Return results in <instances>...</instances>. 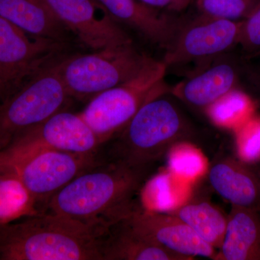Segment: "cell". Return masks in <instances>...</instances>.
Masks as SVG:
<instances>
[{
    "label": "cell",
    "mask_w": 260,
    "mask_h": 260,
    "mask_svg": "<svg viewBox=\"0 0 260 260\" xmlns=\"http://www.w3.org/2000/svg\"><path fill=\"white\" fill-rule=\"evenodd\" d=\"M100 239L83 224L44 212L0 224V260H102Z\"/></svg>",
    "instance_id": "obj_2"
},
{
    "label": "cell",
    "mask_w": 260,
    "mask_h": 260,
    "mask_svg": "<svg viewBox=\"0 0 260 260\" xmlns=\"http://www.w3.org/2000/svg\"><path fill=\"white\" fill-rule=\"evenodd\" d=\"M140 1L152 7V8L159 10L167 8V9L171 10L172 4V0H140Z\"/></svg>",
    "instance_id": "obj_26"
},
{
    "label": "cell",
    "mask_w": 260,
    "mask_h": 260,
    "mask_svg": "<svg viewBox=\"0 0 260 260\" xmlns=\"http://www.w3.org/2000/svg\"><path fill=\"white\" fill-rule=\"evenodd\" d=\"M151 59L137 50L133 43L104 48L64 57L60 62L61 78L70 98L90 100L131 79Z\"/></svg>",
    "instance_id": "obj_6"
},
{
    "label": "cell",
    "mask_w": 260,
    "mask_h": 260,
    "mask_svg": "<svg viewBox=\"0 0 260 260\" xmlns=\"http://www.w3.org/2000/svg\"><path fill=\"white\" fill-rule=\"evenodd\" d=\"M116 22L135 29L149 42L165 49L179 24L160 10L140 0H97Z\"/></svg>",
    "instance_id": "obj_14"
},
{
    "label": "cell",
    "mask_w": 260,
    "mask_h": 260,
    "mask_svg": "<svg viewBox=\"0 0 260 260\" xmlns=\"http://www.w3.org/2000/svg\"><path fill=\"white\" fill-rule=\"evenodd\" d=\"M260 249V223L250 208L234 205L220 250L226 260L254 259Z\"/></svg>",
    "instance_id": "obj_17"
},
{
    "label": "cell",
    "mask_w": 260,
    "mask_h": 260,
    "mask_svg": "<svg viewBox=\"0 0 260 260\" xmlns=\"http://www.w3.org/2000/svg\"><path fill=\"white\" fill-rule=\"evenodd\" d=\"M209 180L215 191L235 206L251 208L259 199L255 179L233 160L215 162L210 168Z\"/></svg>",
    "instance_id": "obj_18"
},
{
    "label": "cell",
    "mask_w": 260,
    "mask_h": 260,
    "mask_svg": "<svg viewBox=\"0 0 260 260\" xmlns=\"http://www.w3.org/2000/svg\"><path fill=\"white\" fill-rule=\"evenodd\" d=\"M167 66L152 58L135 76L102 92L80 113L102 145L120 133L143 105L168 90Z\"/></svg>",
    "instance_id": "obj_4"
},
{
    "label": "cell",
    "mask_w": 260,
    "mask_h": 260,
    "mask_svg": "<svg viewBox=\"0 0 260 260\" xmlns=\"http://www.w3.org/2000/svg\"><path fill=\"white\" fill-rule=\"evenodd\" d=\"M193 0H172L171 10L172 11H181L189 6Z\"/></svg>",
    "instance_id": "obj_27"
},
{
    "label": "cell",
    "mask_w": 260,
    "mask_h": 260,
    "mask_svg": "<svg viewBox=\"0 0 260 260\" xmlns=\"http://www.w3.org/2000/svg\"><path fill=\"white\" fill-rule=\"evenodd\" d=\"M66 43L32 37L0 17V101L24 80L63 59Z\"/></svg>",
    "instance_id": "obj_8"
},
{
    "label": "cell",
    "mask_w": 260,
    "mask_h": 260,
    "mask_svg": "<svg viewBox=\"0 0 260 260\" xmlns=\"http://www.w3.org/2000/svg\"><path fill=\"white\" fill-rule=\"evenodd\" d=\"M100 253L102 260H190L150 242L124 219L101 237Z\"/></svg>",
    "instance_id": "obj_15"
},
{
    "label": "cell",
    "mask_w": 260,
    "mask_h": 260,
    "mask_svg": "<svg viewBox=\"0 0 260 260\" xmlns=\"http://www.w3.org/2000/svg\"><path fill=\"white\" fill-rule=\"evenodd\" d=\"M97 155L43 149L28 153H0V172L18 178L44 213L49 200L70 181L100 162Z\"/></svg>",
    "instance_id": "obj_7"
},
{
    "label": "cell",
    "mask_w": 260,
    "mask_h": 260,
    "mask_svg": "<svg viewBox=\"0 0 260 260\" xmlns=\"http://www.w3.org/2000/svg\"><path fill=\"white\" fill-rule=\"evenodd\" d=\"M124 220L135 232L167 250L189 259L195 256L216 259L215 249L172 214L145 209L138 203Z\"/></svg>",
    "instance_id": "obj_12"
},
{
    "label": "cell",
    "mask_w": 260,
    "mask_h": 260,
    "mask_svg": "<svg viewBox=\"0 0 260 260\" xmlns=\"http://www.w3.org/2000/svg\"><path fill=\"white\" fill-rule=\"evenodd\" d=\"M149 171L101 160L56 192L44 212L75 220L102 237L138 205L135 197L147 181Z\"/></svg>",
    "instance_id": "obj_1"
},
{
    "label": "cell",
    "mask_w": 260,
    "mask_h": 260,
    "mask_svg": "<svg viewBox=\"0 0 260 260\" xmlns=\"http://www.w3.org/2000/svg\"><path fill=\"white\" fill-rule=\"evenodd\" d=\"M206 110L210 119L219 126L241 127L251 119L254 104L247 94L234 88Z\"/></svg>",
    "instance_id": "obj_21"
},
{
    "label": "cell",
    "mask_w": 260,
    "mask_h": 260,
    "mask_svg": "<svg viewBox=\"0 0 260 260\" xmlns=\"http://www.w3.org/2000/svg\"><path fill=\"white\" fill-rule=\"evenodd\" d=\"M192 75L177 84L172 93L191 107H209L233 89L237 88L239 70L232 61L205 63Z\"/></svg>",
    "instance_id": "obj_13"
},
{
    "label": "cell",
    "mask_w": 260,
    "mask_h": 260,
    "mask_svg": "<svg viewBox=\"0 0 260 260\" xmlns=\"http://www.w3.org/2000/svg\"><path fill=\"white\" fill-rule=\"evenodd\" d=\"M187 153L182 154L179 156L177 153L172 155L171 159V167L174 171L180 172L181 174H196L198 169L201 168V161L199 158L194 154Z\"/></svg>",
    "instance_id": "obj_25"
},
{
    "label": "cell",
    "mask_w": 260,
    "mask_h": 260,
    "mask_svg": "<svg viewBox=\"0 0 260 260\" xmlns=\"http://www.w3.org/2000/svg\"><path fill=\"white\" fill-rule=\"evenodd\" d=\"M0 17L32 37L68 40L69 30L47 0H0Z\"/></svg>",
    "instance_id": "obj_16"
},
{
    "label": "cell",
    "mask_w": 260,
    "mask_h": 260,
    "mask_svg": "<svg viewBox=\"0 0 260 260\" xmlns=\"http://www.w3.org/2000/svg\"><path fill=\"white\" fill-rule=\"evenodd\" d=\"M239 45L249 55L260 54V0L250 15L242 20Z\"/></svg>",
    "instance_id": "obj_23"
},
{
    "label": "cell",
    "mask_w": 260,
    "mask_h": 260,
    "mask_svg": "<svg viewBox=\"0 0 260 260\" xmlns=\"http://www.w3.org/2000/svg\"><path fill=\"white\" fill-rule=\"evenodd\" d=\"M102 145L80 113L61 110L20 135L0 150V153L13 155L54 149L83 155H98Z\"/></svg>",
    "instance_id": "obj_10"
},
{
    "label": "cell",
    "mask_w": 260,
    "mask_h": 260,
    "mask_svg": "<svg viewBox=\"0 0 260 260\" xmlns=\"http://www.w3.org/2000/svg\"><path fill=\"white\" fill-rule=\"evenodd\" d=\"M187 135L185 121L177 108L160 95L145 103L124 129L111 139L107 160L150 170Z\"/></svg>",
    "instance_id": "obj_3"
},
{
    "label": "cell",
    "mask_w": 260,
    "mask_h": 260,
    "mask_svg": "<svg viewBox=\"0 0 260 260\" xmlns=\"http://www.w3.org/2000/svg\"><path fill=\"white\" fill-rule=\"evenodd\" d=\"M242 155L248 160H253L260 155V120L249 119L241 126Z\"/></svg>",
    "instance_id": "obj_24"
},
{
    "label": "cell",
    "mask_w": 260,
    "mask_h": 260,
    "mask_svg": "<svg viewBox=\"0 0 260 260\" xmlns=\"http://www.w3.org/2000/svg\"><path fill=\"white\" fill-rule=\"evenodd\" d=\"M242 20H225L199 14L179 25L166 48L164 61L169 66L191 62L205 64L239 45Z\"/></svg>",
    "instance_id": "obj_9"
},
{
    "label": "cell",
    "mask_w": 260,
    "mask_h": 260,
    "mask_svg": "<svg viewBox=\"0 0 260 260\" xmlns=\"http://www.w3.org/2000/svg\"><path fill=\"white\" fill-rule=\"evenodd\" d=\"M41 213L35 200L18 177L0 172V224Z\"/></svg>",
    "instance_id": "obj_20"
},
{
    "label": "cell",
    "mask_w": 260,
    "mask_h": 260,
    "mask_svg": "<svg viewBox=\"0 0 260 260\" xmlns=\"http://www.w3.org/2000/svg\"><path fill=\"white\" fill-rule=\"evenodd\" d=\"M68 30L94 51L133 43L97 0H47Z\"/></svg>",
    "instance_id": "obj_11"
},
{
    "label": "cell",
    "mask_w": 260,
    "mask_h": 260,
    "mask_svg": "<svg viewBox=\"0 0 260 260\" xmlns=\"http://www.w3.org/2000/svg\"><path fill=\"white\" fill-rule=\"evenodd\" d=\"M259 0H195L199 14L225 20H245Z\"/></svg>",
    "instance_id": "obj_22"
},
{
    "label": "cell",
    "mask_w": 260,
    "mask_h": 260,
    "mask_svg": "<svg viewBox=\"0 0 260 260\" xmlns=\"http://www.w3.org/2000/svg\"><path fill=\"white\" fill-rule=\"evenodd\" d=\"M63 59L24 80L0 101V150L63 110L70 98L61 78Z\"/></svg>",
    "instance_id": "obj_5"
},
{
    "label": "cell",
    "mask_w": 260,
    "mask_h": 260,
    "mask_svg": "<svg viewBox=\"0 0 260 260\" xmlns=\"http://www.w3.org/2000/svg\"><path fill=\"white\" fill-rule=\"evenodd\" d=\"M168 213L180 218L214 249L221 247L227 218L214 205L208 202H196Z\"/></svg>",
    "instance_id": "obj_19"
}]
</instances>
